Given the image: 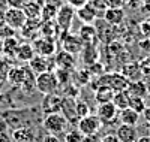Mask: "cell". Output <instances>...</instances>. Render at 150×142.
<instances>
[{
  "label": "cell",
  "mask_w": 150,
  "mask_h": 142,
  "mask_svg": "<svg viewBox=\"0 0 150 142\" xmlns=\"http://www.w3.org/2000/svg\"><path fill=\"white\" fill-rule=\"evenodd\" d=\"M83 56H84L83 61H84V64H87V66H90V64L96 63L99 54H98V49H96L95 44H93V45H84V48H83Z\"/></svg>",
  "instance_id": "cell-26"
},
{
  "label": "cell",
  "mask_w": 150,
  "mask_h": 142,
  "mask_svg": "<svg viewBox=\"0 0 150 142\" xmlns=\"http://www.w3.org/2000/svg\"><path fill=\"white\" fill-rule=\"evenodd\" d=\"M68 124L69 123L66 121V118L60 112L48 114V115H45L44 120H42V127L48 132V135H54V136L65 133L66 129H68Z\"/></svg>",
  "instance_id": "cell-1"
},
{
  "label": "cell",
  "mask_w": 150,
  "mask_h": 142,
  "mask_svg": "<svg viewBox=\"0 0 150 142\" xmlns=\"http://www.w3.org/2000/svg\"><path fill=\"white\" fill-rule=\"evenodd\" d=\"M112 97H114V91L107 87V85H102L95 90V100L98 105H102V103H108V102H112Z\"/></svg>",
  "instance_id": "cell-24"
},
{
  "label": "cell",
  "mask_w": 150,
  "mask_h": 142,
  "mask_svg": "<svg viewBox=\"0 0 150 142\" xmlns=\"http://www.w3.org/2000/svg\"><path fill=\"white\" fill-rule=\"evenodd\" d=\"M6 129H8V124L5 121H0V133H6Z\"/></svg>",
  "instance_id": "cell-47"
},
{
  "label": "cell",
  "mask_w": 150,
  "mask_h": 142,
  "mask_svg": "<svg viewBox=\"0 0 150 142\" xmlns=\"http://www.w3.org/2000/svg\"><path fill=\"white\" fill-rule=\"evenodd\" d=\"M137 142H150V136L149 135H144V136H138Z\"/></svg>",
  "instance_id": "cell-46"
},
{
  "label": "cell",
  "mask_w": 150,
  "mask_h": 142,
  "mask_svg": "<svg viewBox=\"0 0 150 142\" xmlns=\"http://www.w3.org/2000/svg\"><path fill=\"white\" fill-rule=\"evenodd\" d=\"M140 63V69H141V75L146 76V78H150V57L143 58Z\"/></svg>",
  "instance_id": "cell-36"
},
{
  "label": "cell",
  "mask_w": 150,
  "mask_h": 142,
  "mask_svg": "<svg viewBox=\"0 0 150 142\" xmlns=\"http://www.w3.org/2000/svg\"><path fill=\"white\" fill-rule=\"evenodd\" d=\"M108 8H122L125 5V0H107Z\"/></svg>",
  "instance_id": "cell-42"
},
{
  "label": "cell",
  "mask_w": 150,
  "mask_h": 142,
  "mask_svg": "<svg viewBox=\"0 0 150 142\" xmlns=\"http://www.w3.org/2000/svg\"><path fill=\"white\" fill-rule=\"evenodd\" d=\"M96 34H98V30L92 24H83L80 32H78V37L81 39L83 45H93V42L96 39Z\"/></svg>",
  "instance_id": "cell-17"
},
{
  "label": "cell",
  "mask_w": 150,
  "mask_h": 142,
  "mask_svg": "<svg viewBox=\"0 0 150 142\" xmlns=\"http://www.w3.org/2000/svg\"><path fill=\"white\" fill-rule=\"evenodd\" d=\"M143 6H144V9H146L147 12H150V0H144Z\"/></svg>",
  "instance_id": "cell-48"
},
{
  "label": "cell",
  "mask_w": 150,
  "mask_h": 142,
  "mask_svg": "<svg viewBox=\"0 0 150 142\" xmlns=\"http://www.w3.org/2000/svg\"><path fill=\"white\" fill-rule=\"evenodd\" d=\"M41 142H60V139L57 136H54V135H47V136L42 138Z\"/></svg>",
  "instance_id": "cell-44"
},
{
  "label": "cell",
  "mask_w": 150,
  "mask_h": 142,
  "mask_svg": "<svg viewBox=\"0 0 150 142\" xmlns=\"http://www.w3.org/2000/svg\"><path fill=\"white\" fill-rule=\"evenodd\" d=\"M60 114L66 118V121L69 124H75L77 126L78 123V115H77V111H75V100L71 99V97H63L62 100V108H60Z\"/></svg>",
  "instance_id": "cell-10"
},
{
  "label": "cell",
  "mask_w": 150,
  "mask_h": 142,
  "mask_svg": "<svg viewBox=\"0 0 150 142\" xmlns=\"http://www.w3.org/2000/svg\"><path fill=\"white\" fill-rule=\"evenodd\" d=\"M119 118H120L122 124H128V126H135L137 127V124H138V121H140V114L135 112L131 108H126V109L119 111Z\"/></svg>",
  "instance_id": "cell-21"
},
{
  "label": "cell",
  "mask_w": 150,
  "mask_h": 142,
  "mask_svg": "<svg viewBox=\"0 0 150 142\" xmlns=\"http://www.w3.org/2000/svg\"><path fill=\"white\" fill-rule=\"evenodd\" d=\"M26 72H27V66H12L8 72V81L12 85L21 88L24 79H26Z\"/></svg>",
  "instance_id": "cell-15"
},
{
  "label": "cell",
  "mask_w": 150,
  "mask_h": 142,
  "mask_svg": "<svg viewBox=\"0 0 150 142\" xmlns=\"http://www.w3.org/2000/svg\"><path fill=\"white\" fill-rule=\"evenodd\" d=\"M90 78H92V76H90L89 72H87V69H83V70L75 73V82L80 84V85H84L87 81H90Z\"/></svg>",
  "instance_id": "cell-34"
},
{
  "label": "cell",
  "mask_w": 150,
  "mask_h": 142,
  "mask_svg": "<svg viewBox=\"0 0 150 142\" xmlns=\"http://www.w3.org/2000/svg\"><path fill=\"white\" fill-rule=\"evenodd\" d=\"M3 56V39H0V57Z\"/></svg>",
  "instance_id": "cell-49"
},
{
  "label": "cell",
  "mask_w": 150,
  "mask_h": 142,
  "mask_svg": "<svg viewBox=\"0 0 150 142\" xmlns=\"http://www.w3.org/2000/svg\"><path fill=\"white\" fill-rule=\"evenodd\" d=\"M26 2H35V3H39L44 6V0H26Z\"/></svg>",
  "instance_id": "cell-51"
},
{
  "label": "cell",
  "mask_w": 150,
  "mask_h": 142,
  "mask_svg": "<svg viewBox=\"0 0 150 142\" xmlns=\"http://www.w3.org/2000/svg\"><path fill=\"white\" fill-rule=\"evenodd\" d=\"M74 18H75V9L69 6L68 3H63L57 11L54 22L57 25V29H60L62 33H65V32H69Z\"/></svg>",
  "instance_id": "cell-3"
},
{
  "label": "cell",
  "mask_w": 150,
  "mask_h": 142,
  "mask_svg": "<svg viewBox=\"0 0 150 142\" xmlns=\"http://www.w3.org/2000/svg\"><path fill=\"white\" fill-rule=\"evenodd\" d=\"M35 87H36L38 91H39L41 94H44V96L56 93L57 88H59V82H57V78H56V73L53 70H48V72L36 75Z\"/></svg>",
  "instance_id": "cell-2"
},
{
  "label": "cell",
  "mask_w": 150,
  "mask_h": 142,
  "mask_svg": "<svg viewBox=\"0 0 150 142\" xmlns=\"http://www.w3.org/2000/svg\"><path fill=\"white\" fill-rule=\"evenodd\" d=\"M112 103H114V106H116L119 111L129 108V94H128L126 91L114 93V97H112Z\"/></svg>",
  "instance_id": "cell-27"
},
{
  "label": "cell",
  "mask_w": 150,
  "mask_h": 142,
  "mask_svg": "<svg viewBox=\"0 0 150 142\" xmlns=\"http://www.w3.org/2000/svg\"><path fill=\"white\" fill-rule=\"evenodd\" d=\"M62 100H63V97H62L60 94H57V93L44 96V102H42V111H44V114L48 115V114L60 112Z\"/></svg>",
  "instance_id": "cell-11"
},
{
  "label": "cell",
  "mask_w": 150,
  "mask_h": 142,
  "mask_svg": "<svg viewBox=\"0 0 150 142\" xmlns=\"http://www.w3.org/2000/svg\"><path fill=\"white\" fill-rule=\"evenodd\" d=\"M102 142H122V141L117 138L116 133H108L102 138Z\"/></svg>",
  "instance_id": "cell-41"
},
{
  "label": "cell",
  "mask_w": 150,
  "mask_h": 142,
  "mask_svg": "<svg viewBox=\"0 0 150 142\" xmlns=\"http://www.w3.org/2000/svg\"><path fill=\"white\" fill-rule=\"evenodd\" d=\"M104 18L110 25H119L125 21V11L122 8H107V11L104 12Z\"/></svg>",
  "instance_id": "cell-16"
},
{
  "label": "cell",
  "mask_w": 150,
  "mask_h": 142,
  "mask_svg": "<svg viewBox=\"0 0 150 142\" xmlns=\"http://www.w3.org/2000/svg\"><path fill=\"white\" fill-rule=\"evenodd\" d=\"M30 130L26 127H21V129H17V130L14 132V139L15 142H27L30 141Z\"/></svg>",
  "instance_id": "cell-30"
},
{
  "label": "cell",
  "mask_w": 150,
  "mask_h": 142,
  "mask_svg": "<svg viewBox=\"0 0 150 142\" xmlns=\"http://www.w3.org/2000/svg\"><path fill=\"white\" fill-rule=\"evenodd\" d=\"M15 36V30L11 29L9 25L5 22V20H0V39H8V37Z\"/></svg>",
  "instance_id": "cell-31"
},
{
  "label": "cell",
  "mask_w": 150,
  "mask_h": 142,
  "mask_svg": "<svg viewBox=\"0 0 150 142\" xmlns=\"http://www.w3.org/2000/svg\"><path fill=\"white\" fill-rule=\"evenodd\" d=\"M66 3L69 6H72L74 9H78V8L84 6L86 3H89V0H66Z\"/></svg>",
  "instance_id": "cell-38"
},
{
  "label": "cell",
  "mask_w": 150,
  "mask_h": 142,
  "mask_svg": "<svg viewBox=\"0 0 150 142\" xmlns=\"http://www.w3.org/2000/svg\"><path fill=\"white\" fill-rule=\"evenodd\" d=\"M146 87H147V93L150 94V78H147V81H146Z\"/></svg>",
  "instance_id": "cell-50"
},
{
  "label": "cell",
  "mask_w": 150,
  "mask_h": 142,
  "mask_svg": "<svg viewBox=\"0 0 150 142\" xmlns=\"http://www.w3.org/2000/svg\"><path fill=\"white\" fill-rule=\"evenodd\" d=\"M5 82H6V79H2V78H0V90H2V87L5 85Z\"/></svg>",
  "instance_id": "cell-52"
},
{
  "label": "cell",
  "mask_w": 150,
  "mask_h": 142,
  "mask_svg": "<svg viewBox=\"0 0 150 142\" xmlns=\"http://www.w3.org/2000/svg\"><path fill=\"white\" fill-rule=\"evenodd\" d=\"M33 49L38 56H44V57H53L56 53V41L51 37H38L33 41Z\"/></svg>",
  "instance_id": "cell-6"
},
{
  "label": "cell",
  "mask_w": 150,
  "mask_h": 142,
  "mask_svg": "<svg viewBox=\"0 0 150 142\" xmlns=\"http://www.w3.org/2000/svg\"><path fill=\"white\" fill-rule=\"evenodd\" d=\"M54 64L57 66V69L72 70L77 66V58H75V56L66 53V51H60V53L56 54V57H54Z\"/></svg>",
  "instance_id": "cell-12"
},
{
  "label": "cell",
  "mask_w": 150,
  "mask_h": 142,
  "mask_svg": "<svg viewBox=\"0 0 150 142\" xmlns=\"http://www.w3.org/2000/svg\"><path fill=\"white\" fill-rule=\"evenodd\" d=\"M149 136H150V127H149Z\"/></svg>",
  "instance_id": "cell-53"
},
{
  "label": "cell",
  "mask_w": 150,
  "mask_h": 142,
  "mask_svg": "<svg viewBox=\"0 0 150 142\" xmlns=\"http://www.w3.org/2000/svg\"><path fill=\"white\" fill-rule=\"evenodd\" d=\"M6 11H8V5L5 0H0V20H3L5 14H6Z\"/></svg>",
  "instance_id": "cell-43"
},
{
  "label": "cell",
  "mask_w": 150,
  "mask_h": 142,
  "mask_svg": "<svg viewBox=\"0 0 150 142\" xmlns=\"http://www.w3.org/2000/svg\"><path fill=\"white\" fill-rule=\"evenodd\" d=\"M83 136L84 135L75 127V129H71V130L65 132V142H81Z\"/></svg>",
  "instance_id": "cell-29"
},
{
  "label": "cell",
  "mask_w": 150,
  "mask_h": 142,
  "mask_svg": "<svg viewBox=\"0 0 150 142\" xmlns=\"http://www.w3.org/2000/svg\"><path fill=\"white\" fill-rule=\"evenodd\" d=\"M56 78L59 82V87L69 84V70H63V69H56Z\"/></svg>",
  "instance_id": "cell-33"
},
{
  "label": "cell",
  "mask_w": 150,
  "mask_h": 142,
  "mask_svg": "<svg viewBox=\"0 0 150 142\" xmlns=\"http://www.w3.org/2000/svg\"><path fill=\"white\" fill-rule=\"evenodd\" d=\"M126 93L129 94V97H140L144 99L146 96H149L147 93V87H146V81H132L129 82V87L126 90Z\"/></svg>",
  "instance_id": "cell-18"
},
{
  "label": "cell",
  "mask_w": 150,
  "mask_h": 142,
  "mask_svg": "<svg viewBox=\"0 0 150 142\" xmlns=\"http://www.w3.org/2000/svg\"><path fill=\"white\" fill-rule=\"evenodd\" d=\"M63 142H65V141H63Z\"/></svg>",
  "instance_id": "cell-54"
},
{
  "label": "cell",
  "mask_w": 150,
  "mask_h": 142,
  "mask_svg": "<svg viewBox=\"0 0 150 142\" xmlns=\"http://www.w3.org/2000/svg\"><path fill=\"white\" fill-rule=\"evenodd\" d=\"M96 117L101 120L102 124H111L119 117V109L114 106L112 102L102 103V105H98L96 108Z\"/></svg>",
  "instance_id": "cell-7"
},
{
  "label": "cell",
  "mask_w": 150,
  "mask_h": 142,
  "mask_svg": "<svg viewBox=\"0 0 150 142\" xmlns=\"http://www.w3.org/2000/svg\"><path fill=\"white\" fill-rule=\"evenodd\" d=\"M18 46H20V41L17 39L15 36L5 39V41H3V57L8 58V60L15 58L17 51H18Z\"/></svg>",
  "instance_id": "cell-19"
},
{
  "label": "cell",
  "mask_w": 150,
  "mask_h": 142,
  "mask_svg": "<svg viewBox=\"0 0 150 142\" xmlns=\"http://www.w3.org/2000/svg\"><path fill=\"white\" fill-rule=\"evenodd\" d=\"M62 48L66 53L72 54V56H77L78 53H81L84 45L81 42V39L78 37V34H74L69 32L62 33Z\"/></svg>",
  "instance_id": "cell-5"
},
{
  "label": "cell",
  "mask_w": 150,
  "mask_h": 142,
  "mask_svg": "<svg viewBox=\"0 0 150 142\" xmlns=\"http://www.w3.org/2000/svg\"><path fill=\"white\" fill-rule=\"evenodd\" d=\"M23 12L27 20H41L42 14V5L35 3V2H27L23 8Z\"/></svg>",
  "instance_id": "cell-25"
},
{
  "label": "cell",
  "mask_w": 150,
  "mask_h": 142,
  "mask_svg": "<svg viewBox=\"0 0 150 142\" xmlns=\"http://www.w3.org/2000/svg\"><path fill=\"white\" fill-rule=\"evenodd\" d=\"M129 108L134 109L135 112H138V114H143L147 106H146L144 99H140V97H129Z\"/></svg>",
  "instance_id": "cell-28"
},
{
  "label": "cell",
  "mask_w": 150,
  "mask_h": 142,
  "mask_svg": "<svg viewBox=\"0 0 150 142\" xmlns=\"http://www.w3.org/2000/svg\"><path fill=\"white\" fill-rule=\"evenodd\" d=\"M44 5L47 6H51V8H56L59 9L62 5H63V0H44Z\"/></svg>",
  "instance_id": "cell-39"
},
{
  "label": "cell",
  "mask_w": 150,
  "mask_h": 142,
  "mask_svg": "<svg viewBox=\"0 0 150 142\" xmlns=\"http://www.w3.org/2000/svg\"><path fill=\"white\" fill-rule=\"evenodd\" d=\"M75 127H77L84 136H87V135H98V132L101 130V127H102V123L96 117V114L90 112V114H87L86 117L80 118Z\"/></svg>",
  "instance_id": "cell-4"
},
{
  "label": "cell",
  "mask_w": 150,
  "mask_h": 142,
  "mask_svg": "<svg viewBox=\"0 0 150 142\" xmlns=\"http://www.w3.org/2000/svg\"><path fill=\"white\" fill-rule=\"evenodd\" d=\"M116 135L122 142H137V139H138V136H140L137 127L135 126H128V124H120L117 127Z\"/></svg>",
  "instance_id": "cell-14"
},
{
  "label": "cell",
  "mask_w": 150,
  "mask_h": 142,
  "mask_svg": "<svg viewBox=\"0 0 150 142\" xmlns=\"http://www.w3.org/2000/svg\"><path fill=\"white\" fill-rule=\"evenodd\" d=\"M53 63H54V60H51V57H44V56L35 54V57L29 61V67L32 69L33 73L39 75V73L51 70L53 69Z\"/></svg>",
  "instance_id": "cell-9"
},
{
  "label": "cell",
  "mask_w": 150,
  "mask_h": 142,
  "mask_svg": "<svg viewBox=\"0 0 150 142\" xmlns=\"http://www.w3.org/2000/svg\"><path fill=\"white\" fill-rule=\"evenodd\" d=\"M122 73L132 82V81H140L141 79V69H140V63L134 61V63H128L125 64V67L122 69Z\"/></svg>",
  "instance_id": "cell-20"
},
{
  "label": "cell",
  "mask_w": 150,
  "mask_h": 142,
  "mask_svg": "<svg viewBox=\"0 0 150 142\" xmlns=\"http://www.w3.org/2000/svg\"><path fill=\"white\" fill-rule=\"evenodd\" d=\"M89 69H87V72L90 73V76L92 75H95V76H101L102 73H104V66L101 63H93V64H90V66H87Z\"/></svg>",
  "instance_id": "cell-35"
},
{
  "label": "cell",
  "mask_w": 150,
  "mask_h": 142,
  "mask_svg": "<svg viewBox=\"0 0 150 142\" xmlns=\"http://www.w3.org/2000/svg\"><path fill=\"white\" fill-rule=\"evenodd\" d=\"M21 34L24 37H33L41 32V20H27L21 27Z\"/></svg>",
  "instance_id": "cell-23"
},
{
  "label": "cell",
  "mask_w": 150,
  "mask_h": 142,
  "mask_svg": "<svg viewBox=\"0 0 150 142\" xmlns=\"http://www.w3.org/2000/svg\"><path fill=\"white\" fill-rule=\"evenodd\" d=\"M75 111H77L78 118H83L87 114H90V108L87 106V103L83 102V100H75Z\"/></svg>",
  "instance_id": "cell-32"
},
{
  "label": "cell",
  "mask_w": 150,
  "mask_h": 142,
  "mask_svg": "<svg viewBox=\"0 0 150 142\" xmlns=\"http://www.w3.org/2000/svg\"><path fill=\"white\" fill-rule=\"evenodd\" d=\"M35 54L36 53H35V49H33V45L29 44V42H24V44H20L15 58L20 60V61H24V63H29L35 57Z\"/></svg>",
  "instance_id": "cell-22"
},
{
  "label": "cell",
  "mask_w": 150,
  "mask_h": 142,
  "mask_svg": "<svg viewBox=\"0 0 150 142\" xmlns=\"http://www.w3.org/2000/svg\"><path fill=\"white\" fill-rule=\"evenodd\" d=\"M3 20H5V22L9 25V27L14 29L15 32L17 30H21L24 22L27 21L26 15H24V12H23V9H14V8H8Z\"/></svg>",
  "instance_id": "cell-8"
},
{
  "label": "cell",
  "mask_w": 150,
  "mask_h": 142,
  "mask_svg": "<svg viewBox=\"0 0 150 142\" xmlns=\"http://www.w3.org/2000/svg\"><path fill=\"white\" fill-rule=\"evenodd\" d=\"M8 8H14V9H23L24 5H26L27 2L26 0H5Z\"/></svg>",
  "instance_id": "cell-37"
},
{
  "label": "cell",
  "mask_w": 150,
  "mask_h": 142,
  "mask_svg": "<svg viewBox=\"0 0 150 142\" xmlns=\"http://www.w3.org/2000/svg\"><path fill=\"white\" fill-rule=\"evenodd\" d=\"M81 142H102V138L98 135H87V136H83Z\"/></svg>",
  "instance_id": "cell-40"
},
{
  "label": "cell",
  "mask_w": 150,
  "mask_h": 142,
  "mask_svg": "<svg viewBox=\"0 0 150 142\" xmlns=\"http://www.w3.org/2000/svg\"><path fill=\"white\" fill-rule=\"evenodd\" d=\"M75 15L83 21V24H92L93 21H96L98 11L92 3H86L84 6L75 9Z\"/></svg>",
  "instance_id": "cell-13"
},
{
  "label": "cell",
  "mask_w": 150,
  "mask_h": 142,
  "mask_svg": "<svg viewBox=\"0 0 150 142\" xmlns=\"http://www.w3.org/2000/svg\"><path fill=\"white\" fill-rule=\"evenodd\" d=\"M143 117H144V120L147 121V124H150V106H147V108L144 109V112H143Z\"/></svg>",
  "instance_id": "cell-45"
}]
</instances>
